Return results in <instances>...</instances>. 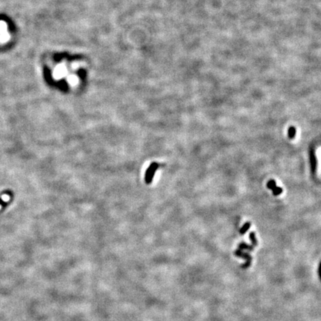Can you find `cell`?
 I'll return each mask as SVG.
<instances>
[{
    "instance_id": "cell-1",
    "label": "cell",
    "mask_w": 321,
    "mask_h": 321,
    "mask_svg": "<svg viewBox=\"0 0 321 321\" xmlns=\"http://www.w3.org/2000/svg\"><path fill=\"white\" fill-rule=\"evenodd\" d=\"M158 167H159V164H158L157 163H152V164L149 166V167L147 169L145 175V180L147 184H149V183H151V182H152V178H153L155 175V172L156 169H158Z\"/></svg>"
},
{
    "instance_id": "cell-2",
    "label": "cell",
    "mask_w": 321,
    "mask_h": 321,
    "mask_svg": "<svg viewBox=\"0 0 321 321\" xmlns=\"http://www.w3.org/2000/svg\"><path fill=\"white\" fill-rule=\"evenodd\" d=\"M288 135H289V138H291V139H293L295 137L296 129L294 127V126H291V127L289 128V132H288Z\"/></svg>"
},
{
    "instance_id": "cell-3",
    "label": "cell",
    "mask_w": 321,
    "mask_h": 321,
    "mask_svg": "<svg viewBox=\"0 0 321 321\" xmlns=\"http://www.w3.org/2000/svg\"><path fill=\"white\" fill-rule=\"evenodd\" d=\"M267 187L268 188L271 190H274V188L277 187V184H276V182L274 180H270L267 183Z\"/></svg>"
},
{
    "instance_id": "cell-4",
    "label": "cell",
    "mask_w": 321,
    "mask_h": 321,
    "mask_svg": "<svg viewBox=\"0 0 321 321\" xmlns=\"http://www.w3.org/2000/svg\"><path fill=\"white\" fill-rule=\"evenodd\" d=\"M272 192H273V195L278 196V195H279V194H281L282 193V189L281 188V187H277L276 188H274V190H273Z\"/></svg>"
}]
</instances>
